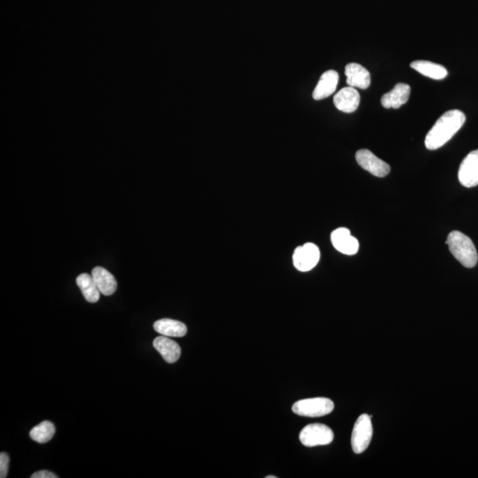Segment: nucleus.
Wrapping results in <instances>:
<instances>
[{"instance_id": "nucleus-1", "label": "nucleus", "mask_w": 478, "mask_h": 478, "mask_svg": "<svg viewBox=\"0 0 478 478\" xmlns=\"http://www.w3.org/2000/svg\"><path fill=\"white\" fill-rule=\"evenodd\" d=\"M465 121L466 116L458 109L444 113L425 138V146L428 150L434 151L442 147L460 131Z\"/></svg>"}, {"instance_id": "nucleus-2", "label": "nucleus", "mask_w": 478, "mask_h": 478, "mask_svg": "<svg viewBox=\"0 0 478 478\" xmlns=\"http://www.w3.org/2000/svg\"><path fill=\"white\" fill-rule=\"evenodd\" d=\"M446 244L449 247L451 254L465 268H471L477 265L478 254L476 247L472 240L463 232L458 231L450 232Z\"/></svg>"}, {"instance_id": "nucleus-3", "label": "nucleus", "mask_w": 478, "mask_h": 478, "mask_svg": "<svg viewBox=\"0 0 478 478\" xmlns=\"http://www.w3.org/2000/svg\"><path fill=\"white\" fill-rule=\"evenodd\" d=\"M333 410V401L327 398H307V400L297 401L292 406V411L294 414L311 418L327 416Z\"/></svg>"}, {"instance_id": "nucleus-4", "label": "nucleus", "mask_w": 478, "mask_h": 478, "mask_svg": "<svg viewBox=\"0 0 478 478\" xmlns=\"http://www.w3.org/2000/svg\"><path fill=\"white\" fill-rule=\"evenodd\" d=\"M372 437H373V425H372L371 416H368L367 414H361L355 423L353 433H352V449L356 454H363L370 447Z\"/></svg>"}, {"instance_id": "nucleus-5", "label": "nucleus", "mask_w": 478, "mask_h": 478, "mask_svg": "<svg viewBox=\"0 0 478 478\" xmlns=\"http://www.w3.org/2000/svg\"><path fill=\"white\" fill-rule=\"evenodd\" d=\"M333 440V431L327 425L321 423L308 424L300 433V442L307 447L326 446Z\"/></svg>"}, {"instance_id": "nucleus-6", "label": "nucleus", "mask_w": 478, "mask_h": 478, "mask_svg": "<svg viewBox=\"0 0 478 478\" xmlns=\"http://www.w3.org/2000/svg\"><path fill=\"white\" fill-rule=\"evenodd\" d=\"M320 260V250L317 245L307 243L295 249L292 261L298 271L307 272L313 270Z\"/></svg>"}, {"instance_id": "nucleus-7", "label": "nucleus", "mask_w": 478, "mask_h": 478, "mask_svg": "<svg viewBox=\"0 0 478 478\" xmlns=\"http://www.w3.org/2000/svg\"><path fill=\"white\" fill-rule=\"evenodd\" d=\"M357 164L365 171L370 172V174L377 178H384L389 174L391 167L386 162L377 158L373 152L367 149H361L355 154Z\"/></svg>"}, {"instance_id": "nucleus-8", "label": "nucleus", "mask_w": 478, "mask_h": 478, "mask_svg": "<svg viewBox=\"0 0 478 478\" xmlns=\"http://www.w3.org/2000/svg\"><path fill=\"white\" fill-rule=\"evenodd\" d=\"M458 178L461 184L467 188L478 185V150L470 152L460 165Z\"/></svg>"}, {"instance_id": "nucleus-9", "label": "nucleus", "mask_w": 478, "mask_h": 478, "mask_svg": "<svg viewBox=\"0 0 478 478\" xmlns=\"http://www.w3.org/2000/svg\"><path fill=\"white\" fill-rule=\"evenodd\" d=\"M331 243L341 254L354 255L358 251V242L347 228H340L331 233Z\"/></svg>"}, {"instance_id": "nucleus-10", "label": "nucleus", "mask_w": 478, "mask_h": 478, "mask_svg": "<svg viewBox=\"0 0 478 478\" xmlns=\"http://www.w3.org/2000/svg\"><path fill=\"white\" fill-rule=\"evenodd\" d=\"M333 102L338 110L349 114L357 110L361 102V96L356 89L348 86L341 89L334 96Z\"/></svg>"}, {"instance_id": "nucleus-11", "label": "nucleus", "mask_w": 478, "mask_h": 478, "mask_svg": "<svg viewBox=\"0 0 478 478\" xmlns=\"http://www.w3.org/2000/svg\"><path fill=\"white\" fill-rule=\"evenodd\" d=\"M345 74L347 75L348 86L363 89L370 87L371 82L370 72L358 63H349L347 65Z\"/></svg>"}, {"instance_id": "nucleus-12", "label": "nucleus", "mask_w": 478, "mask_h": 478, "mask_svg": "<svg viewBox=\"0 0 478 478\" xmlns=\"http://www.w3.org/2000/svg\"><path fill=\"white\" fill-rule=\"evenodd\" d=\"M411 88L407 84H397L391 92L385 93L381 99L382 106L384 108L398 109L406 104L410 97Z\"/></svg>"}, {"instance_id": "nucleus-13", "label": "nucleus", "mask_w": 478, "mask_h": 478, "mask_svg": "<svg viewBox=\"0 0 478 478\" xmlns=\"http://www.w3.org/2000/svg\"><path fill=\"white\" fill-rule=\"evenodd\" d=\"M340 81V75L335 71H328L321 75L318 84L315 86L313 92L314 101H321V99L330 97L336 91L337 86Z\"/></svg>"}, {"instance_id": "nucleus-14", "label": "nucleus", "mask_w": 478, "mask_h": 478, "mask_svg": "<svg viewBox=\"0 0 478 478\" xmlns=\"http://www.w3.org/2000/svg\"><path fill=\"white\" fill-rule=\"evenodd\" d=\"M154 347L168 363H177L181 356L180 345L177 342L169 340L168 337L161 335V337L156 338Z\"/></svg>"}, {"instance_id": "nucleus-15", "label": "nucleus", "mask_w": 478, "mask_h": 478, "mask_svg": "<svg viewBox=\"0 0 478 478\" xmlns=\"http://www.w3.org/2000/svg\"><path fill=\"white\" fill-rule=\"evenodd\" d=\"M92 275L101 294L111 296L115 294L117 289V282L110 272L104 268L96 267L93 268Z\"/></svg>"}, {"instance_id": "nucleus-16", "label": "nucleus", "mask_w": 478, "mask_h": 478, "mask_svg": "<svg viewBox=\"0 0 478 478\" xmlns=\"http://www.w3.org/2000/svg\"><path fill=\"white\" fill-rule=\"evenodd\" d=\"M154 328L158 333L165 337L182 338L187 333V327L184 324L172 319H161L155 321Z\"/></svg>"}, {"instance_id": "nucleus-17", "label": "nucleus", "mask_w": 478, "mask_h": 478, "mask_svg": "<svg viewBox=\"0 0 478 478\" xmlns=\"http://www.w3.org/2000/svg\"><path fill=\"white\" fill-rule=\"evenodd\" d=\"M410 66L420 74L434 80H443L447 78L448 72L444 66L428 61H414Z\"/></svg>"}, {"instance_id": "nucleus-18", "label": "nucleus", "mask_w": 478, "mask_h": 478, "mask_svg": "<svg viewBox=\"0 0 478 478\" xmlns=\"http://www.w3.org/2000/svg\"><path fill=\"white\" fill-rule=\"evenodd\" d=\"M76 284H78L85 300L89 303H96L99 301L101 291H99L92 275L89 274L79 275L76 278Z\"/></svg>"}, {"instance_id": "nucleus-19", "label": "nucleus", "mask_w": 478, "mask_h": 478, "mask_svg": "<svg viewBox=\"0 0 478 478\" xmlns=\"http://www.w3.org/2000/svg\"><path fill=\"white\" fill-rule=\"evenodd\" d=\"M55 434V427L51 421H45L36 425L29 433L31 440L39 444H45L51 440Z\"/></svg>"}, {"instance_id": "nucleus-20", "label": "nucleus", "mask_w": 478, "mask_h": 478, "mask_svg": "<svg viewBox=\"0 0 478 478\" xmlns=\"http://www.w3.org/2000/svg\"><path fill=\"white\" fill-rule=\"evenodd\" d=\"M9 461L10 459L8 454L1 453V454H0V477L1 478L8 477Z\"/></svg>"}, {"instance_id": "nucleus-21", "label": "nucleus", "mask_w": 478, "mask_h": 478, "mask_svg": "<svg viewBox=\"0 0 478 478\" xmlns=\"http://www.w3.org/2000/svg\"><path fill=\"white\" fill-rule=\"evenodd\" d=\"M55 473L50 472L48 470H41L31 475V478H57Z\"/></svg>"}, {"instance_id": "nucleus-22", "label": "nucleus", "mask_w": 478, "mask_h": 478, "mask_svg": "<svg viewBox=\"0 0 478 478\" xmlns=\"http://www.w3.org/2000/svg\"><path fill=\"white\" fill-rule=\"evenodd\" d=\"M267 478H277V477H275V476H268V477H267Z\"/></svg>"}]
</instances>
